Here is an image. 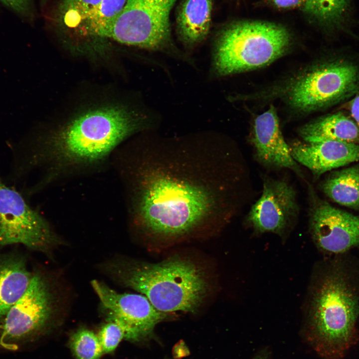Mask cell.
I'll list each match as a JSON object with an SVG mask.
<instances>
[{
  "instance_id": "1",
  "label": "cell",
  "mask_w": 359,
  "mask_h": 359,
  "mask_svg": "<svg viewBox=\"0 0 359 359\" xmlns=\"http://www.w3.org/2000/svg\"><path fill=\"white\" fill-rule=\"evenodd\" d=\"M195 166L178 158L142 170L136 211L145 230L163 237L184 235L219 211V191Z\"/></svg>"
},
{
  "instance_id": "2",
  "label": "cell",
  "mask_w": 359,
  "mask_h": 359,
  "mask_svg": "<svg viewBox=\"0 0 359 359\" xmlns=\"http://www.w3.org/2000/svg\"><path fill=\"white\" fill-rule=\"evenodd\" d=\"M141 125L140 116L123 107L110 106L87 112L37 144L31 163L45 160L67 167L96 163Z\"/></svg>"
},
{
  "instance_id": "3",
  "label": "cell",
  "mask_w": 359,
  "mask_h": 359,
  "mask_svg": "<svg viewBox=\"0 0 359 359\" xmlns=\"http://www.w3.org/2000/svg\"><path fill=\"white\" fill-rule=\"evenodd\" d=\"M347 275L327 273L315 293L307 341L323 359H341L357 343L359 296Z\"/></svg>"
},
{
  "instance_id": "4",
  "label": "cell",
  "mask_w": 359,
  "mask_h": 359,
  "mask_svg": "<svg viewBox=\"0 0 359 359\" xmlns=\"http://www.w3.org/2000/svg\"><path fill=\"white\" fill-rule=\"evenodd\" d=\"M123 283L146 296L159 311L193 313L202 303L208 284L204 272L192 261L174 256L157 263L127 266Z\"/></svg>"
},
{
  "instance_id": "5",
  "label": "cell",
  "mask_w": 359,
  "mask_h": 359,
  "mask_svg": "<svg viewBox=\"0 0 359 359\" xmlns=\"http://www.w3.org/2000/svg\"><path fill=\"white\" fill-rule=\"evenodd\" d=\"M291 35L283 26L272 22L241 21L219 34L213 53L216 76H226L264 67L287 52Z\"/></svg>"
},
{
  "instance_id": "6",
  "label": "cell",
  "mask_w": 359,
  "mask_h": 359,
  "mask_svg": "<svg viewBox=\"0 0 359 359\" xmlns=\"http://www.w3.org/2000/svg\"><path fill=\"white\" fill-rule=\"evenodd\" d=\"M359 90V68L353 62L334 59L317 63L297 75L285 97L294 110L310 112L332 106Z\"/></svg>"
},
{
  "instance_id": "7",
  "label": "cell",
  "mask_w": 359,
  "mask_h": 359,
  "mask_svg": "<svg viewBox=\"0 0 359 359\" xmlns=\"http://www.w3.org/2000/svg\"><path fill=\"white\" fill-rule=\"evenodd\" d=\"M177 0H127L102 38L184 60L171 38L170 16Z\"/></svg>"
},
{
  "instance_id": "8",
  "label": "cell",
  "mask_w": 359,
  "mask_h": 359,
  "mask_svg": "<svg viewBox=\"0 0 359 359\" xmlns=\"http://www.w3.org/2000/svg\"><path fill=\"white\" fill-rule=\"evenodd\" d=\"M55 241L43 218L0 178V247L21 243L45 251Z\"/></svg>"
},
{
  "instance_id": "9",
  "label": "cell",
  "mask_w": 359,
  "mask_h": 359,
  "mask_svg": "<svg viewBox=\"0 0 359 359\" xmlns=\"http://www.w3.org/2000/svg\"><path fill=\"white\" fill-rule=\"evenodd\" d=\"M91 285L107 318L123 326L128 340L139 341L150 335L166 317L167 313L158 310L142 294L119 293L96 280Z\"/></svg>"
},
{
  "instance_id": "10",
  "label": "cell",
  "mask_w": 359,
  "mask_h": 359,
  "mask_svg": "<svg viewBox=\"0 0 359 359\" xmlns=\"http://www.w3.org/2000/svg\"><path fill=\"white\" fill-rule=\"evenodd\" d=\"M52 312L48 285L41 275L35 274L27 290L3 318L2 338L16 342L31 337L45 326Z\"/></svg>"
},
{
  "instance_id": "11",
  "label": "cell",
  "mask_w": 359,
  "mask_h": 359,
  "mask_svg": "<svg viewBox=\"0 0 359 359\" xmlns=\"http://www.w3.org/2000/svg\"><path fill=\"white\" fill-rule=\"evenodd\" d=\"M310 228L324 251L340 253L359 245V216L337 209L310 194Z\"/></svg>"
},
{
  "instance_id": "12",
  "label": "cell",
  "mask_w": 359,
  "mask_h": 359,
  "mask_svg": "<svg viewBox=\"0 0 359 359\" xmlns=\"http://www.w3.org/2000/svg\"><path fill=\"white\" fill-rule=\"evenodd\" d=\"M299 212L296 192L285 181L264 180L261 196L252 206L247 223L259 233H284L295 221Z\"/></svg>"
},
{
  "instance_id": "13",
  "label": "cell",
  "mask_w": 359,
  "mask_h": 359,
  "mask_svg": "<svg viewBox=\"0 0 359 359\" xmlns=\"http://www.w3.org/2000/svg\"><path fill=\"white\" fill-rule=\"evenodd\" d=\"M251 141L256 158L261 164L269 168H288L303 176L284 138L273 105L255 119Z\"/></svg>"
},
{
  "instance_id": "14",
  "label": "cell",
  "mask_w": 359,
  "mask_h": 359,
  "mask_svg": "<svg viewBox=\"0 0 359 359\" xmlns=\"http://www.w3.org/2000/svg\"><path fill=\"white\" fill-rule=\"evenodd\" d=\"M294 160L316 176L359 161V145L331 140L294 141L289 144Z\"/></svg>"
},
{
  "instance_id": "15",
  "label": "cell",
  "mask_w": 359,
  "mask_h": 359,
  "mask_svg": "<svg viewBox=\"0 0 359 359\" xmlns=\"http://www.w3.org/2000/svg\"><path fill=\"white\" fill-rule=\"evenodd\" d=\"M211 0H183L179 9L177 29L183 44L191 49L207 36L211 22Z\"/></svg>"
},
{
  "instance_id": "16",
  "label": "cell",
  "mask_w": 359,
  "mask_h": 359,
  "mask_svg": "<svg viewBox=\"0 0 359 359\" xmlns=\"http://www.w3.org/2000/svg\"><path fill=\"white\" fill-rule=\"evenodd\" d=\"M33 276L23 259L0 256V321L27 290Z\"/></svg>"
},
{
  "instance_id": "17",
  "label": "cell",
  "mask_w": 359,
  "mask_h": 359,
  "mask_svg": "<svg viewBox=\"0 0 359 359\" xmlns=\"http://www.w3.org/2000/svg\"><path fill=\"white\" fill-rule=\"evenodd\" d=\"M299 132L307 142L331 140L359 143V127L341 112L320 117L303 126Z\"/></svg>"
},
{
  "instance_id": "18",
  "label": "cell",
  "mask_w": 359,
  "mask_h": 359,
  "mask_svg": "<svg viewBox=\"0 0 359 359\" xmlns=\"http://www.w3.org/2000/svg\"><path fill=\"white\" fill-rule=\"evenodd\" d=\"M326 194L338 203L354 209L359 208V167L334 173L322 186Z\"/></svg>"
},
{
  "instance_id": "19",
  "label": "cell",
  "mask_w": 359,
  "mask_h": 359,
  "mask_svg": "<svg viewBox=\"0 0 359 359\" xmlns=\"http://www.w3.org/2000/svg\"><path fill=\"white\" fill-rule=\"evenodd\" d=\"M303 8L321 25L340 30L350 20L352 0H307Z\"/></svg>"
},
{
  "instance_id": "20",
  "label": "cell",
  "mask_w": 359,
  "mask_h": 359,
  "mask_svg": "<svg viewBox=\"0 0 359 359\" xmlns=\"http://www.w3.org/2000/svg\"><path fill=\"white\" fill-rule=\"evenodd\" d=\"M127 0H102L86 17L76 29L88 35L102 37L118 15Z\"/></svg>"
},
{
  "instance_id": "21",
  "label": "cell",
  "mask_w": 359,
  "mask_h": 359,
  "mask_svg": "<svg viewBox=\"0 0 359 359\" xmlns=\"http://www.w3.org/2000/svg\"><path fill=\"white\" fill-rule=\"evenodd\" d=\"M102 0H61L58 17L64 26L77 29L89 13Z\"/></svg>"
},
{
  "instance_id": "22",
  "label": "cell",
  "mask_w": 359,
  "mask_h": 359,
  "mask_svg": "<svg viewBox=\"0 0 359 359\" xmlns=\"http://www.w3.org/2000/svg\"><path fill=\"white\" fill-rule=\"evenodd\" d=\"M69 343L76 359H99L104 354L97 335L86 329L75 332Z\"/></svg>"
},
{
  "instance_id": "23",
  "label": "cell",
  "mask_w": 359,
  "mask_h": 359,
  "mask_svg": "<svg viewBox=\"0 0 359 359\" xmlns=\"http://www.w3.org/2000/svg\"><path fill=\"white\" fill-rule=\"evenodd\" d=\"M107 319L97 335L104 354L113 352L126 336V330L120 323L113 319Z\"/></svg>"
},
{
  "instance_id": "24",
  "label": "cell",
  "mask_w": 359,
  "mask_h": 359,
  "mask_svg": "<svg viewBox=\"0 0 359 359\" xmlns=\"http://www.w3.org/2000/svg\"><path fill=\"white\" fill-rule=\"evenodd\" d=\"M7 7L20 14H26L29 9L31 0H0Z\"/></svg>"
},
{
  "instance_id": "25",
  "label": "cell",
  "mask_w": 359,
  "mask_h": 359,
  "mask_svg": "<svg viewBox=\"0 0 359 359\" xmlns=\"http://www.w3.org/2000/svg\"><path fill=\"white\" fill-rule=\"evenodd\" d=\"M272 3L276 7L282 9H288L303 7L307 0H270Z\"/></svg>"
},
{
  "instance_id": "26",
  "label": "cell",
  "mask_w": 359,
  "mask_h": 359,
  "mask_svg": "<svg viewBox=\"0 0 359 359\" xmlns=\"http://www.w3.org/2000/svg\"><path fill=\"white\" fill-rule=\"evenodd\" d=\"M349 108L351 116L359 127V90L350 101Z\"/></svg>"
},
{
  "instance_id": "27",
  "label": "cell",
  "mask_w": 359,
  "mask_h": 359,
  "mask_svg": "<svg viewBox=\"0 0 359 359\" xmlns=\"http://www.w3.org/2000/svg\"><path fill=\"white\" fill-rule=\"evenodd\" d=\"M253 359H270L267 352H262L254 357Z\"/></svg>"
}]
</instances>
